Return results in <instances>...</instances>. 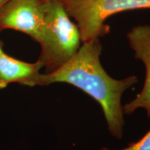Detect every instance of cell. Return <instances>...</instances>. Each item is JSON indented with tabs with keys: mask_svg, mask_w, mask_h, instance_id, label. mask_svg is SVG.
<instances>
[{
	"mask_svg": "<svg viewBox=\"0 0 150 150\" xmlns=\"http://www.w3.org/2000/svg\"><path fill=\"white\" fill-rule=\"evenodd\" d=\"M45 25L38 43V60L46 73L57 70L76 54L81 46V36L60 0L44 1Z\"/></svg>",
	"mask_w": 150,
	"mask_h": 150,
	"instance_id": "obj_2",
	"label": "cell"
},
{
	"mask_svg": "<svg viewBox=\"0 0 150 150\" xmlns=\"http://www.w3.org/2000/svg\"><path fill=\"white\" fill-rule=\"evenodd\" d=\"M100 150L112 149L103 147ZM119 150H150V130L138 141L131 143L127 147Z\"/></svg>",
	"mask_w": 150,
	"mask_h": 150,
	"instance_id": "obj_7",
	"label": "cell"
},
{
	"mask_svg": "<svg viewBox=\"0 0 150 150\" xmlns=\"http://www.w3.org/2000/svg\"><path fill=\"white\" fill-rule=\"evenodd\" d=\"M102 46L99 38L82 43L66 63L50 73L40 74L38 86L67 83L89 95L102 106L108 130L120 139L124 133L122 94L138 82L136 76L117 80L110 77L100 62Z\"/></svg>",
	"mask_w": 150,
	"mask_h": 150,
	"instance_id": "obj_1",
	"label": "cell"
},
{
	"mask_svg": "<svg viewBox=\"0 0 150 150\" xmlns=\"http://www.w3.org/2000/svg\"><path fill=\"white\" fill-rule=\"evenodd\" d=\"M8 1V0H0V6H2L4 4L6 3V1Z\"/></svg>",
	"mask_w": 150,
	"mask_h": 150,
	"instance_id": "obj_9",
	"label": "cell"
},
{
	"mask_svg": "<svg viewBox=\"0 0 150 150\" xmlns=\"http://www.w3.org/2000/svg\"><path fill=\"white\" fill-rule=\"evenodd\" d=\"M2 52H4L3 51V43L0 40V54H1Z\"/></svg>",
	"mask_w": 150,
	"mask_h": 150,
	"instance_id": "obj_8",
	"label": "cell"
},
{
	"mask_svg": "<svg viewBox=\"0 0 150 150\" xmlns=\"http://www.w3.org/2000/svg\"><path fill=\"white\" fill-rule=\"evenodd\" d=\"M127 38L135 58L145 65L146 75L141 92L134 100L122 106L123 112L129 115L142 108L147 110L148 117H150V25L136 26L127 33Z\"/></svg>",
	"mask_w": 150,
	"mask_h": 150,
	"instance_id": "obj_5",
	"label": "cell"
},
{
	"mask_svg": "<svg viewBox=\"0 0 150 150\" xmlns=\"http://www.w3.org/2000/svg\"><path fill=\"white\" fill-rule=\"evenodd\" d=\"M79 29L82 43L109 32L106 21L125 11L150 8V0H60Z\"/></svg>",
	"mask_w": 150,
	"mask_h": 150,
	"instance_id": "obj_3",
	"label": "cell"
},
{
	"mask_svg": "<svg viewBox=\"0 0 150 150\" xmlns=\"http://www.w3.org/2000/svg\"><path fill=\"white\" fill-rule=\"evenodd\" d=\"M45 25L42 0H8L0 6V33L13 29L39 42Z\"/></svg>",
	"mask_w": 150,
	"mask_h": 150,
	"instance_id": "obj_4",
	"label": "cell"
},
{
	"mask_svg": "<svg viewBox=\"0 0 150 150\" xmlns=\"http://www.w3.org/2000/svg\"><path fill=\"white\" fill-rule=\"evenodd\" d=\"M42 1H47V0H42Z\"/></svg>",
	"mask_w": 150,
	"mask_h": 150,
	"instance_id": "obj_10",
	"label": "cell"
},
{
	"mask_svg": "<svg viewBox=\"0 0 150 150\" xmlns=\"http://www.w3.org/2000/svg\"><path fill=\"white\" fill-rule=\"evenodd\" d=\"M42 67V63L38 61L27 63L2 52L0 54V90L13 83L31 87L38 86Z\"/></svg>",
	"mask_w": 150,
	"mask_h": 150,
	"instance_id": "obj_6",
	"label": "cell"
}]
</instances>
